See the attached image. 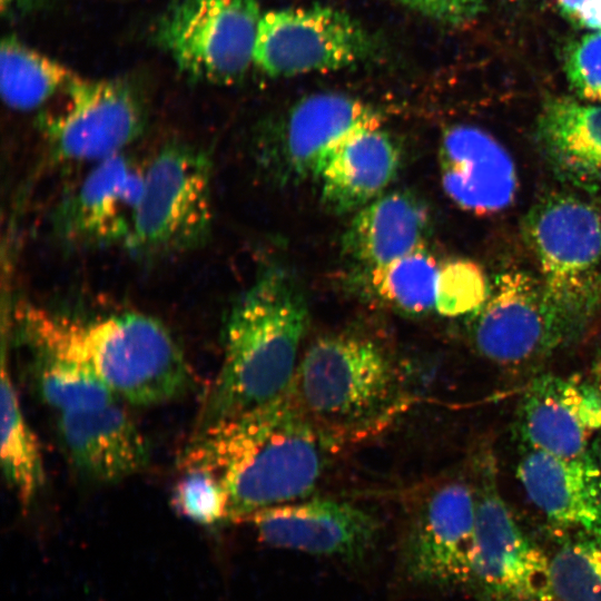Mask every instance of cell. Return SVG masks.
<instances>
[{
	"mask_svg": "<svg viewBox=\"0 0 601 601\" xmlns=\"http://www.w3.org/2000/svg\"><path fill=\"white\" fill-rule=\"evenodd\" d=\"M516 476L530 501L554 526L601 539V460L526 449Z\"/></svg>",
	"mask_w": 601,
	"mask_h": 601,
	"instance_id": "obj_18",
	"label": "cell"
},
{
	"mask_svg": "<svg viewBox=\"0 0 601 601\" xmlns=\"http://www.w3.org/2000/svg\"><path fill=\"white\" fill-rule=\"evenodd\" d=\"M171 504L183 516L211 525L227 518V494L218 474L203 469L183 470Z\"/></svg>",
	"mask_w": 601,
	"mask_h": 601,
	"instance_id": "obj_29",
	"label": "cell"
},
{
	"mask_svg": "<svg viewBox=\"0 0 601 601\" xmlns=\"http://www.w3.org/2000/svg\"><path fill=\"white\" fill-rule=\"evenodd\" d=\"M81 327L92 366L117 398L155 405L186 391L189 366L160 321L126 312L81 322Z\"/></svg>",
	"mask_w": 601,
	"mask_h": 601,
	"instance_id": "obj_6",
	"label": "cell"
},
{
	"mask_svg": "<svg viewBox=\"0 0 601 601\" xmlns=\"http://www.w3.org/2000/svg\"><path fill=\"white\" fill-rule=\"evenodd\" d=\"M558 3L570 20L601 30V0H558Z\"/></svg>",
	"mask_w": 601,
	"mask_h": 601,
	"instance_id": "obj_32",
	"label": "cell"
},
{
	"mask_svg": "<svg viewBox=\"0 0 601 601\" xmlns=\"http://www.w3.org/2000/svg\"><path fill=\"white\" fill-rule=\"evenodd\" d=\"M398 388L390 349L364 335L337 333L309 344L288 393L309 420L342 443L387 418Z\"/></svg>",
	"mask_w": 601,
	"mask_h": 601,
	"instance_id": "obj_3",
	"label": "cell"
},
{
	"mask_svg": "<svg viewBox=\"0 0 601 601\" xmlns=\"http://www.w3.org/2000/svg\"><path fill=\"white\" fill-rule=\"evenodd\" d=\"M471 338L480 355L505 366L536 362L570 342L539 277L522 268L494 276L486 300L473 314Z\"/></svg>",
	"mask_w": 601,
	"mask_h": 601,
	"instance_id": "obj_11",
	"label": "cell"
},
{
	"mask_svg": "<svg viewBox=\"0 0 601 601\" xmlns=\"http://www.w3.org/2000/svg\"><path fill=\"white\" fill-rule=\"evenodd\" d=\"M262 16L256 0H174L158 19L155 38L187 76L233 85L253 62Z\"/></svg>",
	"mask_w": 601,
	"mask_h": 601,
	"instance_id": "obj_7",
	"label": "cell"
},
{
	"mask_svg": "<svg viewBox=\"0 0 601 601\" xmlns=\"http://www.w3.org/2000/svg\"><path fill=\"white\" fill-rule=\"evenodd\" d=\"M427 18L462 24L475 18L483 8L484 0H396Z\"/></svg>",
	"mask_w": 601,
	"mask_h": 601,
	"instance_id": "obj_31",
	"label": "cell"
},
{
	"mask_svg": "<svg viewBox=\"0 0 601 601\" xmlns=\"http://www.w3.org/2000/svg\"><path fill=\"white\" fill-rule=\"evenodd\" d=\"M307 325L308 305L297 278L285 267H266L229 312L223 363L196 431L285 394Z\"/></svg>",
	"mask_w": 601,
	"mask_h": 601,
	"instance_id": "obj_2",
	"label": "cell"
},
{
	"mask_svg": "<svg viewBox=\"0 0 601 601\" xmlns=\"http://www.w3.org/2000/svg\"><path fill=\"white\" fill-rule=\"evenodd\" d=\"M40 0H1L2 11L16 12L21 9L30 8Z\"/></svg>",
	"mask_w": 601,
	"mask_h": 601,
	"instance_id": "obj_33",
	"label": "cell"
},
{
	"mask_svg": "<svg viewBox=\"0 0 601 601\" xmlns=\"http://www.w3.org/2000/svg\"><path fill=\"white\" fill-rule=\"evenodd\" d=\"M401 154L395 140L378 126L363 127L344 137L319 171L322 204L331 213H355L395 177Z\"/></svg>",
	"mask_w": 601,
	"mask_h": 601,
	"instance_id": "obj_21",
	"label": "cell"
},
{
	"mask_svg": "<svg viewBox=\"0 0 601 601\" xmlns=\"http://www.w3.org/2000/svg\"><path fill=\"white\" fill-rule=\"evenodd\" d=\"M58 432L69 461L89 480L116 483L149 462V444L117 401L60 413Z\"/></svg>",
	"mask_w": 601,
	"mask_h": 601,
	"instance_id": "obj_19",
	"label": "cell"
},
{
	"mask_svg": "<svg viewBox=\"0 0 601 601\" xmlns=\"http://www.w3.org/2000/svg\"><path fill=\"white\" fill-rule=\"evenodd\" d=\"M554 601H601V539L577 535L550 559Z\"/></svg>",
	"mask_w": 601,
	"mask_h": 601,
	"instance_id": "obj_27",
	"label": "cell"
},
{
	"mask_svg": "<svg viewBox=\"0 0 601 601\" xmlns=\"http://www.w3.org/2000/svg\"><path fill=\"white\" fill-rule=\"evenodd\" d=\"M77 77L65 65L14 37L1 42L0 92L11 109L33 110L65 92Z\"/></svg>",
	"mask_w": 601,
	"mask_h": 601,
	"instance_id": "obj_24",
	"label": "cell"
},
{
	"mask_svg": "<svg viewBox=\"0 0 601 601\" xmlns=\"http://www.w3.org/2000/svg\"><path fill=\"white\" fill-rule=\"evenodd\" d=\"M142 173L144 167L126 152L92 164L53 210L55 235L72 247H125L140 199Z\"/></svg>",
	"mask_w": 601,
	"mask_h": 601,
	"instance_id": "obj_15",
	"label": "cell"
},
{
	"mask_svg": "<svg viewBox=\"0 0 601 601\" xmlns=\"http://www.w3.org/2000/svg\"><path fill=\"white\" fill-rule=\"evenodd\" d=\"M262 542L315 555L363 561L380 538L378 519L347 501L313 499L259 510L248 519Z\"/></svg>",
	"mask_w": 601,
	"mask_h": 601,
	"instance_id": "obj_16",
	"label": "cell"
},
{
	"mask_svg": "<svg viewBox=\"0 0 601 601\" xmlns=\"http://www.w3.org/2000/svg\"><path fill=\"white\" fill-rule=\"evenodd\" d=\"M491 283L480 265L454 259L440 266L435 312L447 317L474 314L486 300Z\"/></svg>",
	"mask_w": 601,
	"mask_h": 601,
	"instance_id": "obj_28",
	"label": "cell"
},
{
	"mask_svg": "<svg viewBox=\"0 0 601 601\" xmlns=\"http://www.w3.org/2000/svg\"><path fill=\"white\" fill-rule=\"evenodd\" d=\"M536 136L553 171L585 191H601V104L572 97L549 99Z\"/></svg>",
	"mask_w": 601,
	"mask_h": 601,
	"instance_id": "obj_22",
	"label": "cell"
},
{
	"mask_svg": "<svg viewBox=\"0 0 601 601\" xmlns=\"http://www.w3.org/2000/svg\"><path fill=\"white\" fill-rule=\"evenodd\" d=\"M368 31L345 11L326 6L263 13L253 62L270 77L339 70L374 53Z\"/></svg>",
	"mask_w": 601,
	"mask_h": 601,
	"instance_id": "obj_8",
	"label": "cell"
},
{
	"mask_svg": "<svg viewBox=\"0 0 601 601\" xmlns=\"http://www.w3.org/2000/svg\"><path fill=\"white\" fill-rule=\"evenodd\" d=\"M475 492V530L467 583L483 601H554L550 559L523 533L486 469Z\"/></svg>",
	"mask_w": 601,
	"mask_h": 601,
	"instance_id": "obj_10",
	"label": "cell"
},
{
	"mask_svg": "<svg viewBox=\"0 0 601 601\" xmlns=\"http://www.w3.org/2000/svg\"><path fill=\"white\" fill-rule=\"evenodd\" d=\"M599 366H600V372H599L600 373L599 374L600 375V384L598 386L601 388V364Z\"/></svg>",
	"mask_w": 601,
	"mask_h": 601,
	"instance_id": "obj_34",
	"label": "cell"
},
{
	"mask_svg": "<svg viewBox=\"0 0 601 601\" xmlns=\"http://www.w3.org/2000/svg\"><path fill=\"white\" fill-rule=\"evenodd\" d=\"M442 185L460 207L474 214L497 213L515 198L516 168L505 148L473 126L449 128L439 152Z\"/></svg>",
	"mask_w": 601,
	"mask_h": 601,
	"instance_id": "obj_20",
	"label": "cell"
},
{
	"mask_svg": "<svg viewBox=\"0 0 601 601\" xmlns=\"http://www.w3.org/2000/svg\"><path fill=\"white\" fill-rule=\"evenodd\" d=\"M17 322L38 392L48 405L62 413L117 401L92 366L80 321L23 304Z\"/></svg>",
	"mask_w": 601,
	"mask_h": 601,
	"instance_id": "obj_14",
	"label": "cell"
},
{
	"mask_svg": "<svg viewBox=\"0 0 601 601\" xmlns=\"http://www.w3.org/2000/svg\"><path fill=\"white\" fill-rule=\"evenodd\" d=\"M211 160L194 145L169 142L144 166L142 187L125 246L141 259L194 250L213 224Z\"/></svg>",
	"mask_w": 601,
	"mask_h": 601,
	"instance_id": "obj_5",
	"label": "cell"
},
{
	"mask_svg": "<svg viewBox=\"0 0 601 601\" xmlns=\"http://www.w3.org/2000/svg\"><path fill=\"white\" fill-rule=\"evenodd\" d=\"M430 214L414 194H382L355 211L343 237L345 254L366 272L425 245Z\"/></svg>",
	"mask_w": 601,
	"mask_h": 601,
	"instance_id": "obj_23",
	"label": "cell"
},
{
	"mask_svg": "<svg viewBox=\"0 0 601 601\" xmlns=\"http://www.w3.org/2000/svg\"><path fill=\"white\" fill-rule=\"evenodd\" d=\"M523 235L571 342L601 308V208L572 193L546 194L526 213Z\"/></svg>",
	"mask_w": 601,
	"mask_h": 601,
	"instance_id": "obj_4",
	"label": "cell"
},
{
	"mask_svg": "<svg viewBox=\"0 0 601 601\" xmlns=\"http://www.w3.org/2000/svg\"><path fill=\"white\" fill-rule=\"evenodd\" d=\"M563 68L580 99L601 104V30L572 41L564 51Z\"/></svg>",
	"mask_w": 601,
	"mask_h": 601,
	"instance_id": "obj_30",
	"label": "cell"
},
{
	"mask_svg": "<svg viewBox=\"0 0 601 601\" xmlns=\"http://www.w3.org/2000/svg\"><path fill=\"white\" fill-rule=\"evenodd\" d=\"M341 444L297 406L288 390L276 400L195 431L181 470L218 474L227 494V520L308 496Z\"/></svg>",
	"mask_w": 601,
	"mask_h": 601,
	"instance_id": "obj_1",
	"label": "cell"
},
{
	"mask_svg": "<svg viewBox=\"0 0 601 601\" xmlns=\"http://www.w3.org/2000/svg\"><path fill=\"white\" fill-rule=\"evenodd\" d=\"M381 125L376 109L341 92H318L298 100L277 129L259 142L258 159L282 181L318 178L335 146L356 129Z\"/></svg>",
	"mask_w": 601,
	"mask_h": 601,
	"instance_id": "obj_12",
	"label": "cell"
},
{
	"mask_svg": "<svg viewBox=\"0 0 601 601\" xmlns=\"http://www.w3.org/2000/svg\"><path fill=\"white\" fill-rule=\"evenodd\" d=\"M63 93V108L41 121L53 160L92 165L126 152L144 131V100L126 81L77 77Z\"/></svg>",
	"mask_w": 601,
	"mask_h": 601,
	"instance_id": "obj_9",
	"label": "cell"
},
{
	"mask_svg": "<svg viewBox=\"0 0 601 601\" xmlns=\"http://www.w3.org/2000/svg\"><path fill=\"white\" fill-rule=\"evenodd\" d=\"M440 266L423 245L384 266L366 272L372 293L390 308L408 316L435 311Z\"/></svg>",
	"mask_w": 601,
	"mask_h": 601,
	"instance_id": "obj_26",
	"label": "cell"
},
{
	"mask_svg": "<svg viewBox=\"0 0 601 601\" xmlns=\"http://www.w3.org/2000/svg\"><path fill=\"white\" fill-rule=\"evenodd\" d=\"M1 469L19 502L28 506L45 482L37 436L24 418L2 354L1 364Z\"/></svg>",
	"mask_w": 601,
	"mask_h": 601,
	"instance_id": "obj_25",
	"label": "cell"
},
{
	"mask_svg": "<svg viewBox=\"0 0 601 601\" xmlns=\"http://www.w3.org/2000/svg\"><path fill=\"white\" fill-rule=\"evenodd\" d=\"M518 430L526 449L582 455L601 432V388L579 376H539L521 398Z\"/></svg>",
	"mask_w": 601,
	"mask_h": 601,
	"instance_id": "obj_17",
	"label": "cell"
},
{
	"mask_svg": "<svg viewBox=\"0 0 601 601\" xmlns=\"http://www.w3.org/2000/svg\"><path fill=\"white\" fill-rule=\"evenodd\" d=\"M475 509V491L462 481L443 483L422 497L403 544L410 580L436 587L467 583Z\"/></svg>",
	"mask_w": 601,
	"mask_h": 601,
	"instance_id": "obj_13",
	"label": "cell"
}]
</instances>
